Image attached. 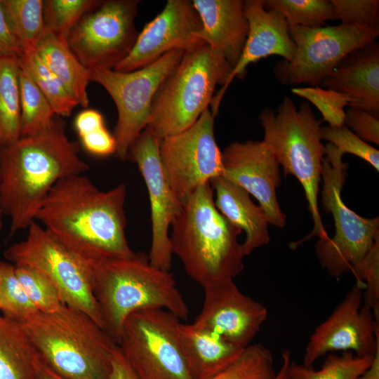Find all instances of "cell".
Listing matches in <instances>:
<instances>
[{
    "mask_svg": "<svg viewBox=\"0 0 379 379\" xmlns=\"http://www.w3.org/2000/svg\"><path fill=\"white\" fill-rule=\"evenodd\" d=\"M66 124L55 117L46 131L20 137L0 149V201L10 219V234L27 229L54 185L61 179L83 174L89 166L70 140Z\"/></svg>",
    "mask_w": 379,
    "mask_h": 379,
    "instance_id": "7a4b0ae2",
    "label": "cell"
},
{
    "mask_svg": "<svg viewBox=\"0 0 379 379\" xmlns=\"http://www.w3.org/2000/svg\"><path fill=\"white\" fill-rule=\"evenodd\" d=\"M93 292L103 329L118 345L124 324L132 313L149 308L168 310L187 320L189 308L173 274L152 265L148 255L101 260L93 265Z\"/></svg>",
    "mask_w": 379,
    "mask_h": 379,
    "instance_id": "277c9868",
    "label": "cell"
},
{
    "mask_svg": "<svg viewBox=\"0 0 379 379\" xmlns=\"http://www.w3.org/2000/svg\"><path fill=\"white\" fill-rule=\"evenodd\" d=\"M0 303L3 315L20 323L39 312L26 295L15 266L9 262H0Z\"/></svg>",
    "mask_w": 379,
    "mask_h": 379,
    "instance_id": "d6a6232c",
    "label": "cell"
},
{
    "mask_svg": "<svg viewBox=\"0 0 379 379\" xmlns=\"http://www.w3.org/2000/svg\"><path fill=\"white\" fill-rule=\"evenodd\" d=\"M27 230L25 239L5 251V258L15 266L29 267L42 273L55 285L64 305L84 312L102 328L93 292V267L38 222H33Z\"/></svg>",
    "mask_w": 379,
    "mask_h": 379,
    "instance_id": "9c48e42d",
    "label": "cell"
},
{
    "mask_svg": "<svg viewBox=\"0 0 379 379\" xmlns=\"http://www.w3.org/2000/svg\"><path fill=\"white\" fill-rule=\"evenodd\" d=\"M170 243L187 275L204 288L232 280L244 269L242 230L217 209L210 182L199 187L172 225Z\"/></svg>",
    "mask_w": 379,
    "mask_h": 379,
    "instance_id": "3957f363",
    "label": "cell"
},
{
    "mask_svg": "<svg viewBox=\"0 0 379 379\" xmlns=\"http://www.w3.org/2000/svg\"><path fill=\"white\" fill-rule=\"evenodd\" d=\"M35 51L79 105L87 108L89 104L87 88L91 81V71L77 58L67 40L46 30Z\"/></svg>",
    "mask_w": 379,
    "mask_h": 379,
    "instance_id": "484cf974",
    "label": "cell"
},
{
    "mask_svg": "<svg viewBox=\"0 0 379 379\" xmlns=\"http://www.w3.org/2000/svg\"><path fill=\"white\" fill-rule=\"evenodd\" d=\"M324 147L321 199L324 211L333 217L335 232L333 237L319 239L315 253L321 267L339 278L357 267L379 241V218H363L344 204L341 191L348 164L332 144Z\"/></svg>",
    "mask_w": 379,
    "mask_h": 379,
    "instance_id": "ba28073f",
    "label": "cell"
},
{
    "mask_svg": "<svg viewBox=\"0 0 379 379\" xmlns=\"http://www.w3.org/2000/svg\"><path fill=\"white\" fill-rule=\"evenodd\" d=\"M215 192L214 203L219 212L233 225L245 232L242 246L244 256L270 241L268 220L260 205H256L244 189L223 176L210 181Z\"/></svg>",
    "mask_w": 379,
    "mask_h": 379,
    "instance_id": "603a6c76",
    "label": "cell"
},
{
    "mask_svg": "<svg viewBox=\"0 0 379 379\" xmlns=\"http://www.w3.org/2000/svg\"><path fill=\"white\" fill-rule=\"evenodd\" d=\"M293 93L305 98L313 103L321 112L323 121L329 126L344 124L345 107H354V101L341 93L321 87L293 88Z\"/></svg>",
    "mask_w": 379,
    "mask_h": 379,
    "instance_id": "8d00e7d4",
    "label": "cell"
},
{
    "mask_svg": "<svg viewBox=\"0 0 379 379\" xmlns=\"http://www.w3.org/2000/svg\"><path fill=\"white\" fill-rule=\"evenodd\" d=\"M357 379H379V347L370 366Z\"/></svg>",
    "mask_w": 379,
    "mask_h": 379,
    "instance_id": "7dc6e473",
    "label": "cell"
},
{
    "mask_svg": "<svg viewBox=\"0 0 379 379\" xmlns=\"http://www.w3.org/2000/svg\"><path fill=\"white\" fill-rule=\"evenodd\" d=\"M232 67L219 52L199 41L184 54L157 91L147 126L161 141L192 126L208 109L218 85Z\"/></svg>",
    "mask_w": 379,
    "mask_h": 379,
    "instance_id": "52a82bcc",
    "label": "cell"
},
{
    "mask_svg": "<svg viewBox=\"0 0 379 379\" xmlns=\"http://www.w3.org/2000/svg\"><path fill=\"white\" fill-rule=\"evenodd\" d=\"M80 139L83 147L93 155L107 156L116 152L114 137L105 126L80 136Z\"/></svg>",
    "mask_w": 379,
    "mask_h": 379,
    "instance_id": "b9f144b4",
    "label": "cell"
},
{
    "mask_svg": "<svg viewBox=\"0 0 379 379\" xmlns=\"http://www.w3.org/2000/svg\"><path fill=\"white\" fill-rule=\"evenodd\" d=\"M42 362L67 379H109L114 340L91 317L63 305L22 323Z\"/></svg>",
    "mask_w": 379,
    "mask_h": 379,
    "instance_id": "5b68a950",
    "label": "cell"
},
{
    "mask_svg": "<svg viewBox=\"0 0 379 379\" xmlns=\"http://www.w3.org/2000/svg\"><path fill=\"white\" fill-rule=\"evenodd\" d=\"M1 303H0V312H1Z\"/></svg>",
    "mask_w": 379,
    "mask_h": 379,
    "instance_id": "f907efd6",
    "label": "cell"
},
{
    "mask_svg": "<svg viewBox=\"0 0 379 379\" xmlns=\"http://www.w3.org/2000/svg\"><path fill=\"white\" fill-rule=\"evenodd\" d=\"M160 140L147 126L130 147L128 159L135 162L146 184L151 209L150 264L170 271L172 257L169 228L182 208L165 175L159 155Z\"/></svg>",
    "mask_w": 379,
    "mask_h": 379,
    "instance_id": "2e32d148",
    "label": "cell"
},
{
    "mask_svg": "<svg viewBox=\"0 0 379 379\" xmlns=\"http://www.w3.org/2000/svg\"><path fill=\"white\" fill-rule=\"evenodd\" d=\"M364 284L356 281L332 314L310 338L303 365L310 367L329 352L354 351L358 357H373L379 347V321L362 304Z\"/></svg>",
    "mask_w": 379,
    "mask_h": 379,
    "instance_id": "9a60e30c",
    "label": "cell"
},
{
    "mask_svg": "<svg viewBox=\"0 0 379 379\" xmlns=\"http://www.w3.org/2000/svg\"><path fill=\"white\" fill-rule=\"evenodd\" d=\"M138 0H104L69 33V47L89 71L113 69L133 48L139 32Z\"/></svg>",
    "mask_w": 379,
    "mask_h": 379,
    "instance_id": "4fadbf2b",
    "label": "cell"
},
{
    "mask_svg": "<svg viewBox=\"0 0 379 379\" xmlns=\"http://www.w3.org/2000/svg\"><path fill=\"white\" fill-rule=\"evenodd\" d=\"M15 272L26 295L39 312H53L64 305L55 285L42 273L27 266H15Z\"/></svg>",
    "mask_w": 379,
    "mask_h": 379,
    "instance_id": "d590c367",
    "label": "cell"
},
{
    "mask_svg": "<svg viewBox=\"0 0 379 379\" xmlns=\"http://www.w3.org/2000/svg\"><path fill=\"white\" fill-rule=\"evenodd\" d=\"M182 350L194 379H210L231 364L242 352L218 334L195 324L180 323Z\"/></svg>",
    "mask_w": 379,
    "mask_h": 379,
    "instance_id": "cb8c5ba5",
    "label": "cell"
},
{
    "mask_svg": "<svg viewBox=\"0 0 379 379\" xmlns=\"http://www.w3.org/2000/svg\"><path fill=\"white\" fill-rule=\"evenodd\" d=\"M19 58L0 56V149L21 137Z\"/></svg>",
    "mask_w": 379,
    "mask_h": 379,
    "instance_id": "4316f807",
    "label": "cell"
},
{
    "mask_svg": "<svg viewBox=\"0 0 379 379\" xmlns=\"http://www.w3.org/2000/svg\"><path fill=\"white\" fill-rule=\"evenodd\" d=\"M201 28V20L192 1L168 0L161 12L139 32L128 55L113 69L132 72L169 51L185 52L201 41L197 38Z\"/></svg>",
    "mask_w": 379,
    "mask_h": 379,
    "instance_id": "e0dca14e",
    "label": "cell"
},
{
    "mask_svg": "<svg viewBox=\"0 0 379 379\" xmlns=\"http://www.w3.org/2000/svg\"><path fill=\"white\" fill-rule=\"evenodd\" d=\"M0 186H1V175H0ZM4 213H3V210H2V208H1V201H0V230L2 229L3 227V218H4Z\"/></svg>",
    "mask_w": 379,
    "mask_h": 379,
    "instance_id": "681fc988",
    "label": "cell"
},
{
    "mask_svg": "<svg viewBox=\"0 0 379 379\" xmlns=\"http://www.w3.org/2000/svg\"><path fill=\"white\" fill-rule=\"evenodd\" d=\"M36 379H67L54 372L52 369L44 364L42 361Z\"/></svg>",
    "mask_w": 379,
    "mask_h": 379,
    "instance_id": "c3c4849f",
    "label": "cell"
},
{
    "mask_svg": "<svg viewBox=\"0 0 379 379\" xmlns=\"http://www.w3.org/2000/svg\"><path fill=\"white\" fill-rule=\"evenodd\" d=\"M109 379H138L121 354L119 346L112 357Z\"/></svg>",
    "mask_w": 379,
    "mask_h": 379,
    "instance_id": "f6af8a7d",
    "label": "cell"
},
{
    "mask_svg": "<svg viewBox=\"0 0 379 379\" xmlns=\"http://www.w3.org/2000/svg\"><path fill=\"white\" fill-rule=\"evenodd\" d=\"M357 281L364 283L363 305L370 308L375 321H379V241L362 262L352 270Z\"/></svg>",
    "mask_w": 379,
    "mask_h": 379,
    "instance_id": "f35d334b",
    "label": "cell"
},
{
    "mask_svg": "<svg viewBox=\"0 0 379 379\" xmlns=\"http://www.w3.org/2000/svg\"><path fill=\"white\" fill-rule=\"evenodd\" d=\"M19 61L48 99L55 114L60 117H69L79 102L36 51H24L19 57Z\"/></svg>",
    "mask_w": 379,
    "mask_h": 379,
    "instance_id": "f1b7e54d",
    "label": "cell"
},
{
    "mask_svg": "<svg viewBox=\"0 0 379 379\" xmlns=\"http://www.w3.org/2000/svg\"><path fill=\"white\" fill-rule=\"evenodd\" d=\"M350 97L354 108L379 117V43L374 41L347 55L321 84Z\"/></svg>",
    "mask_w": 379,
    "mask_h": 379,
    "instance_id": "7402d4cb",
    "label": "cell"
},
{
    "mask_svg": "<svg viewBox=\"0 0 379 379\" xmlns=\"http://www.w3.org/2000/svg\"><path fill=\"white\" fill-rule=\"evenodd\" d=\"M214 119L207 109L192 126L160 141L165 175L182 206L199 187L222 175V152L215 138Z\"/></svg>",
    "mask_w": 379,
    "mask_h": 379,
    "instance_id": "5bb4252c",
    "label": "cell"
},
{
    "mask_svg": "<svg viewBox=\"0 0 379 379\" xmlns=\"http://www.w3.org/2000/svg\"><path fill=\"white\" fill-rule=\"evenodd\" d=\"M276 373L270 350L255 343L244 348L231 364L210 379H274Z\"/></svg>",
    "mask_w": 379,
    "mask_h": 379,
    "instance_id": "836d02e7",
    "label": "cell"
},
{
    "mask_svg": "<svg viewBox=\"0 0 379 379\" xmlns=\"http://www.w3.org/2000/svg\"><path fill=\"white\" fill-rule=\"evenodd\" d=\"M180 323L177 316L160 308L127 317L118 346L138 379H194L180 344Z\"/></svg>",
    "mask_w": 379,
    "mask_h": 379,
    "instance_id": "30bf717a",
    "label": "cell"
},
{
    "mask_svg": "<svg viewBox=\"0 0 379 379\" xmlns=\"http://www.w3.org/2000/svg\"><path fill=\"white\" fill-rule=\"evenodd\" d=\"M264 7L281 13L289 27L318 28L338 20L331 0H264Z\"/></svg>",
    "mask_w": 379,
    "mask_h": 379,
    "instance_id": "4dcf8cb0",
    "label": "cell"
},
{
    "mask_svg": "<svg viewBox=\"0 0 379 379\" xmlns=\"http://www.w3.org/2000/svg\"><path fill=\"white\" fill-rule=\"evenodd\" d=\"M104 126L102 115L93 109H86L80 112L74 119V127L79 137Z\"/></svg>",
    "mask_w": 379,
    "mask_h": 379,
    "instance_id": "ee69618b",
    "label": "cell"
},
{
    "mask_svg": "<svg viewBox=\"0 0 379 379\" xmlns=\"http://www.w3.org/2000/svg\"><path fill=\"white\" fill-rule=\"evenodd\" d=\"M126 197L123 183L104 192L83 174L69 175L51 189L35 221L91 266L131 257L135 252L126 237Z\"/></svg>",
    "mask_w": 379,
    "mask_h": 379,
    "instance_id": "6da1fadb",
    "label": "cell"
},
{
    "mask_svg": "<svg viewBox=\"0 0 379 379\" xmlns=\"http://www.w3.org/2000/svg\"><path fill=\"white\" fill-rule=\"evenodd\" d=\"M244 12L248 23V33L241 56L227 82L214 94L210 109L214 117L228 86L234 78L242 79L247 67L269 55H279L285 61L295 56L296 47L289 33L285 18L275 11H267L264 0L244 1Z\"/></svg>",
    "mask_w": 379,
    "mask_h": 379,
    "instance_id": "ffe728a7",
    "label": "cell"
},
{
    "mask_svg": "<svg viewBox=\"0 0 379 379\" xmlns=\"http://www.w3.org/2000/svg\"><path fill=\"white\" fill-rule=\"evenodd\" d=\"M1 1L22 52L35 50L46 31L44 20V0Z\"/></svg>",
    "mask_w": 379,
    "mask_h": 379,
    "instance_id": "f546056e",
    "label": "cell"
},
{
    "mask_svg": "<svg viewBox=\"0 0 379 379\" xmlns=\"http://www.w3.org/2000/svg\"><path fill=\"white\" fill-rule=\"evenodd\" d=\"M259 119L264 130L262 142L283 167L284 175H293L302 185L313 220L312 231L298 241L290 244L295 248L314 237H328L318 207L319 182L325 147L321 142L322 119L315 117L311 105L302 102L298 108L288 96L277 110L263 109Z\"/></svg>",
    "mask_w": 379,
    "mask_h": 379,
    "instance_id": "8992f818",
    "label": "cell"
},
{
    "mask_svg": "<svg viewBox=\"0 0 379 379\" xmlns=\"http://www.w3.org/2000/svg\"><path fill=\"white\" fill-rule=\"evenodd\" d=\"M204 289L202 309L193 323L240 348L250 345L267 319V308L244 294L233 279Z\"/></svg>",
    "mask_w": 379,
    "mask_h": 379,
    "instance_id": "d6986e66",
    "label": "cell"
},
{
    "mask_svg": "<svg viewBox=\"0 0 379 379\" xmlns=\"http://www.w3.org/2000/svg\"><path fill=\"white\" fill-rule=\"evenodd\" d=\"M341 24L379 31L378 0H331Z\"/></svg>",
    "mask_w": 379,
    "mask_h": 379,
    "instance_id": "ab89813d",
    "label": "cell"
},
{
    "mask_svg": "<svg viewBox=\"0 0 379 379\" xmlns=\"http://www.w3.org/2000/svg\"><path fill=\"white\" fill-rule=\"evenodd\" d=\"M321 140L332 144L336 151L343 156L345 153L355 155L379 171V151L357 136L345 124L340 126L321 127Z\"/></svg>",
    "mask_w": 379,
    "mask_h": 379,
    "instance_id": "74e56055",
    "label": "cell"
},
{
    "mask_svg": "<svg viewBox=\"0 0 379 379\" xmlns=\"http://www.w3.org/2000/svg\"><path fill=\"white\" fill-rule=\"evenodd\" d=\"M201 23L197 38L223 55L232 70L248 33L241 0H192Z\"/></svg>",
    "mask_w": 379,
    "mask_h": 379,
    "instance_id": "44dd1931",
    "label": "cell"
},
{
    "mask_svg": "<svg viewBox=\"0 0 379 379\" xmlns=\"http://www.w3.org/2000/svg\"><path fill=\"white\" fill-rule=\"evenodd\" d=\"M344 124L364 142L379 145V119L373 114L350 107L345 110Z\"/></svg>",
    "mask_w": 379,
    "mask_h": 379,
    "instance_id": "60d3db41",
    "label": "cell"
},
{
    "mask_svg": "<svg viewBox=\"0 0 379 379\" xmlns=\"http://www.w3.org/2000/svg\"><path fill=\"white\" fill-rule=\"evenodd\" d=\"M20 65V133L25 137L46 131L57 115L29 72Z\"/></svg>",
    "mask_w": 379,
    "mask_h": 379,
    "instance_id": "83f0119b",
    "label": "cell"
},
{
    "mask_svg": "<svg viewBox=\"0 0 379 379\" xmlns=\"http://www.w3.org/2000/svg\"><path fill=\"white\" fill-rule=\"evenodd\" d=\"M22 48L17 40L0 0V56L15 55L18 58Z\"/></svg>",
    "mask_w": 379,
    "mask_h": 379,
    "instance_id": "7bdbcfd3",
    "label": "cell"
},
{
    "mask_svg": "<svg viewBox=\"0 0 379 379\" xmlns=\"http://www.w3.org/2000/svg\"><path fill=\"white\" fill-rule=\"evenodd\" d=\"M100 0H44V20L47 31L67 40L73 28Z\"/></svg>",
    "mask_w": 379,
    "mask_h": 379,
    "instance_id": "e575fe53",
    "label": "cell"
},
{
    "mask_svg": "<svg viewBox=\"0 0 379 379\" xmlns=\"http://www.w3.org/2000/svg\"><path fill=\"white\" fill-rule=\"evenodd\" d=\"M289 33L295 54L291 61L277 62L273 68L275 78L286 86L320 87L347 55L376 41L379 31L340 24L318 28L292 26Z\"/></svg>",
    "mask_w": 379,
    "mask_h": 379,
    "instance_id": "7c38bea8",
    "label": "cell"
},
{
    "mask_svg": "<svg viewBox=\"0 0 379 379\" xmlns=\"http://www.w3.org/2000/svg\"><path fill=\"white\" fill-rule=\"evenodd\" d=\"M222 158V176L253 195L270 224L283 227L286 215L280 208L276 194L281 181L279 164L268 147L262 141H236L225 149Z\"/></svg>",
    "mask_w": 379,
    "mask_h": 379,
    "instance_id": "ac0fdd59",
    "label": "cell"
},
{
    "mask_svg": "<svg viewBox=\"0 0 379 379\" xmlns=\"http://www.w3.org/2000/svg\"><path fill=\"white\" fill-rule=\"evenodd\" d=\"M184 51H169L151 64L128 72L114 69L91 72V81L101 85L112 98L118 118L113 135L116 155L128 159L130 147L147 126L151 105L161 85L180 61Z\"/></svg>",
    "mask_w": 379,
    "mask_h": 379,
    "instance_id": "8fae6325",
    "label": "cell"
},
{
    "mask_svg": "<svg viewBox=\"0 0 379 379\" xmlns=\"http://www.w3.org/2000/svg\"><path fill=\"white\" fill-rule=\"evenodd\" d=\"M282 363L274 379H292L289 372V366L291 361V352L285 350L281 354Z\"/></svg>",
    "mask_w": 379,
    "mask_h": 379,
    "instance_id": "bcb514c9",
    "label": "cell"
},
{
    "mask_svg": "<svg viewBox=\"0 0 379 379\" xmlns=\"http://www.w3.org/2000/svg\"><path fill=\"white\" fill-rule=\"evenodd\" d=\"M373 358L358 357L352 352L331 354L318 371L291 359L289 372L292 379H357L370 366Z\"/></svg>",
    "mask_w": 379,
    "mask_h": 379,
    "instance_id": "1f68e13d",
    "label": "cell"
},
{
    "mask_svg": "<svg viewBox=\"0 0 379 379\" xmlns=\"http://www.w3.org/2000/svg\"><path fill=\"white\" fill-rule=\"evenodd\" d=\"M41 364L23 324L0 312V379H36Z\"/></svg>",
    "mask_w": 379,
    "mask_h": 379,
    "instance_id": "d4e9b609",
    "label": "cell"
}]
</instances>
